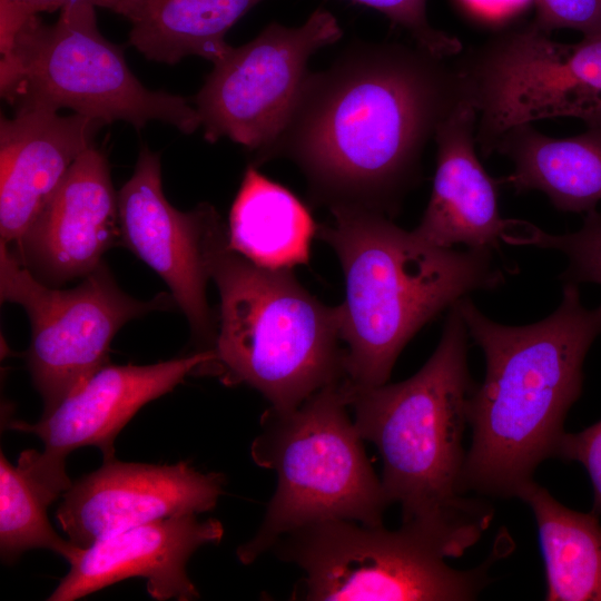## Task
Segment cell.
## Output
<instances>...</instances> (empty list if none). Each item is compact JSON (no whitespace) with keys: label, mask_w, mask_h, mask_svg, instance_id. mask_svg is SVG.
I'll return each instance as SVG.
<instances>
[{"label":"cell","mask_w":601,"mask_h":601,"mask_svg":"<svg viewBox=\"0 0 601 601\" xmlns=\"http://www.w3.org/2000/svg\"><path fill=\"white\" fill-rule=\"evenodd\" d=\"M315 237L336 254L345 298L338 305L349 387L387 383L410 339L457 300L504 284L492 249L441 248L385 214L334 208Z\"/></svg>","instance_id":"obj_4"},{"label":"cell","mask_w":601,"mask_h":601,"mask_svg":"<svg viewBox=\"0 0 601 601\" xmlns=\"http://www.w3.org/2000/svg\"><path fill=\"white\" fill-rule=\"evenodd\" d=\"M344 382L321 388L292 410L269 407L262 415L250 455L258 466L276 472L277 486L258 531L237 549L242 563H253L279 536L309 523L383 525L391 503L349 418Z\"/></svg>","instance_id":"obj_6"},{"label":"cell","mask_w":601,"mask_h":601,"mask_svg":"<svg viewBox=\"0 0 601 601\" xmlns=\"http://www.w3.org/2000/svg\"><path fill=\"white\" fill-rule=\"evenodd\" d=\"M556 456L582 464L593 486L592 512L601 514V421L578 432L564 433Z\"/></svg>","instance_id":"obj_28"},{"label":"cell","mask_w":601,"mask_h":601,"mask_svg":"<svg viewBox=\"0 0 601 601\" xmlns=\"http://www.w3.org/2000/svg\"><path fill=\"white\" fill-rule=\"evenodd\" d=\"M120 243L118 196L105 154L95 146L70 167L55 195L9 245L16 259L50 287L83 278Z\"/></svg>","instance_id":"obj_15"},{"label":"cell","mask_w":601,"mask_h":601,"mask_svg":"<svg viewBox=\"0 0 601 601\" xmlns=\"http://www.w3.org/2000/svg\"><path fill=\"white\" fill-rule=\"evenodd\" d=\"M225 482L224 474L204 473L187 462L155 465L111 457L72 482L56 520L68 540L83 549L140 524L208 512Z\"/></svg>","instance_id":"obj_14"},{"label":"cell","mask_w":601,"mask_h":601,"mask_svg":"<svg viewBox=\"0 0 601 601\" xmlns=\"http://www.w3.org/2000/svg\"><path fill=\"white\" fill-rule=\"evenodd\" d=\"M117 196L120 244L162 278L193 337L213 348L217 319L206 286L213 254L228 238L220 215L208 203L188 211L171 206L162 191L160 156L147 146Z\"/></svg>","instance_id":"obj_13"},{"label":"cell","mask_w":601,"mask_h":601,"mask_svg":"<svg viewBox=\"0 0 601 601\" xmlns=\"http://www.w3.org/2000/svg\"><path fill=\"white\" fill-rule=\"evenodd\" d=\"M342 35L335 16L318 8L299 27L272 22L233 47L195 97L205 140L228 138L254 154L256 165L265 162L294 112L311 57Z\"/></svg>","instance_id":"obj_11"},{"label":"cell","mask_w":601,"mask_h":601,"mask_svg":"<svg viewBox=\"0 0 601 601\" xmlns=\"http://www.w3.org/2000/svg\"><path fill=\"white\" fill-rule=\"evenodd\" d=\"M111 0H0V52L7 53L23 24L40 12L83 7L109 9Z\"/></svg>","instance_id":"obj_27"},{"label":"cell","mask_w":601,"mask_h":601,"mask_svg":"<svg viewBox=\"0 0 601 601\" xmlns=\"http://www.w3.org/2000/svg\"><path fill=\"white\" fill-rule=\"evenodd\" d=\"M534 23L470 49L455 63L463 98L476 110L484 156L500 137L532 121L601 122V39L558 42Z\"/></svg>","instance_id":"obj_9"},{"label":"cell","mask_w":601,"mask_h":601,"mask_svg":"<svg viewBox=\"0 0 601 601\" xmlns=\"http://www.w3.org/2000/svg\"><path fill=\"white\" fill-rule=\"evenodd\" d=\"M0 89L16 108H67L137 130L150 121L187 135L200 128L198 112L185 97L151 90L135 76L122 48L100 33L95 7L62 10L51 24L30 18L1 55Z\"/></svg>","instance_id":"obj_7"},{"label":"cell","mask_w":601,"mask_h":601,"mask_svg":"<svg viewBox=\"0 0 601 601\" xmlns=\"http://www.w3.org/2000/svg\"><path fill=\"white\" fill-rule=\"evenodd\" d=\"M425 49L358 42L309 72L267 160L290 159L315 204L392 217L421 157L463 98L454 65Z\"/></svg>","instance_id":"obj_1"},{"label":"cell","mask_w":601,"mask_h":601,"mask_svg":"<svg viewBox=\"0 0 601 601\" xmlns=\"http://www.w3.org/2000/svg\"><path fill=\"white\" fill-rule=\"evenodd\" d=\"M304 577L293 600H473L489 582L492 558L457 570L442 541L402 524L390 531L349 520L309 523L279 536L270 549Z\"/></svg>","instance_id":"obj_8"},{"label":"cell","mask_w":601,"mask_h":601,"mask_svg":"<svg viewBox=\"0 0 601 601\" xmlns=\"http://www.w3.org/2000/svg\"><path fill=\"white\" fill-rule=\"evenodd\" d=\"M469 336L485 357V376L466 403L472 441L462 491L513 497L555 456L563 424L583 383V362L601 335V304L583 306L578 284L565 283L544 319L509 326L486 317L469 296L456 302Z\"/></svg>","instance_id":"obj_2"},{"label":"cell","mask_w":601,"mask_h":601,"mask_svg":"<svg viewBox=\"0 0 601 601\" xmlns=\"http://www.w3.org/2000/svg\"><path fill=\"white\" fill-rule=\"evenodd\" d=\"M224 535L216 519L197 514L140 524L80 550L69 563L49 601H75L116 582L144 578L151 598L191 601L199 598L186 572L189 558L201 546L218 544Z\"/></svg>","instance_id":"obj_16"},{"label":"cell","mask_w":601,"mask_h":601,"mask_svg":"<svg viewBox=\"0 0 601 601\" xmlns=\"http://www.w3.org/2000/svg\"><path fill=\"white\" fill-rule=\"evenodd\" d=\"M534 24L546 33L555 29L580 31L583 39H601V0H535Z\"/></svg>","instance_id":"obj_26"},{"label":"cell","mask_w":601,"mask_h":601,"mask_svg":"<svg viewBox=\"0 0 601 601\" xmlns=\"http://www.w3.org/2000/svg\"><path fill=\"white\" fill-rule=\"evenodd\" d=\"M516 497L532 510L545 564L548 601H601V524L571 510L534 480Z\"/></svg>","instance_id":"obj_22"},{"label":"cell","mask_w":601,"mask_h":601,"mask_svg":"<svg viewBox=\"0 0 601 601\" xmlns=\"http://www.w3.org/2000/svg\"><path fill=\"white\" fill-rule=\"evenodd\" d=\"M514 170L502 179L516 193L540 190L569 213H589L601 200V122L568 138L545 136L523 124L503 134L493 152Z\"/></svg>","instance_id":"obj_19"},{"label":"cell","mask_w":601,"mask_h":601,"mask_svg":"<svg viewBox=\"0 0 601 601\" xmlns=\"http://www.w3.org/2000/svg\"><path fill=\"white\" fill-rule=\"evenodd\" d=\"M100 120L72 112L17 107L0 121V236L18 240L90 147Z\"/></svg>","instance_id":"obj_17"},{"label":"cell","mask_w":601,"mask_h":601,"mask_svg":"<svg viewBox=\"0 0 601 601\" xmlns=\"http://www.w3.org/2000/svg\"><path fill=\"white\" fill-rule=\"evenodd\" d=\"M469 332L456 303L427 362L410 378L355 388L348 406L364 441L383 461L382 485L402 509V524L447 544L461 556L489 526L487 508L463 496L466 403L475 387L467 366Z\"/></svg>","instance_id":"obj_3"},{"label":"cell","mask_w":601,"mask_h":601,"mask_svg":"<svg viewBox=\"0 0 601 601\" xmlns=\"http://www.w3.org/2000/svg\"><path fill=\"white\" fill-rule=\"evenodd\" d=\"M211 279L219 309L205 373L250 386L279 411L346 380L339 307L312 295L293 268L260 266L227 239L213 254Z\"/></svg>","instance_id":"obj_5"},{"label":"cell","mask_w":601,"mask_h":601,"mask_svg":"<svg viewBox=\"0 0 601 601\" xmlns=\"http://www.w3.org/2000/svg\"><path fill=\"white\" fill-rule=\"evenodd\" d=\"M314 223L306 206L287 188L249 165L233 201L228 246L268 268H293L309 262Z\"/></svg>","instance_id":"obj_21"},{"label":"cell","mask_w":601,"mask_h":601,"mask_svg":"<svg viewBox=\"0 0 601 601\" xmlns=\"http://www.w3.org/2000/svg\"><path fill=\"white\" fill-rule=\"evenodd\" d=\"M263 0H111L130 23L129 43L146 59L176 65L197 56L213 65L233 48L230 28Z\"/></svg>","instance_id":"obj_20"},{"label":"cell","mask_w":601,"mask_h":601,"mask_svg":"<svg viewBox=\"0 0 601 601\" xmlns=\"http://www.w3.org/2000/svg\"><path fill=\"white\" fill-rule=\"evenodd\" d=\"M373 8L386 16L393 23L404 28L416 46L432 55L450 59L462 51L457 38L435 29L426 17V0H351Z\"/></svg>","instance_id":"obj_25"},{"label":"cell","mask_w":601,"mask_h":601,"mask_svg":"<svg viewBox=\"0 0 601 601\" xmlns=\"http://www.w3.org/2000/svg\"><path fill=\"white\" fill-rule=\"evenodd\" d=\"M476 110L462 98L440 122L434 138L436 170L428 204L413 233L441 248L462 244L469 249L500 247L518 220L499 209L497 181L475 152Z\"/></svg>","instance_id":"obj_18"},{"label":"cell","mask_w":601,"mask_h":601,"mask_svg":"<svg viewBox=\"0 0 601 601\" xmlns=\"http://www.w3.org/2000/svg\"><path fill=\"white\" fill-rule=\"evenodd\" d=\"M0 296L22 306L31 339L27 362L32 384L43 401V414L109 364L117 332L129 321L177 307L171 294L148 300L134 298L116 283L102 262L68 289L36 279L0 240Z\"/></svg>","instance_id":"obj_10"},{"label":"cell","mask_w":601,"mask_h":601,"mask_svg":"<svg viewBox=\"0 0 601 601\" xmlns=\"http://www.w3.org/2000/svg\"><path fill=\"white\" fill-rule=\"evenodd\" d=\"M214 358L209 348L150 365L107 364L38 422L9 424L12 430L36 434L45 445L42 452H22L17 466L48 506L72 484L66 459L73 450L96 446L104 460L115 457V440L132 416L188 375L204 373Z\"/></svg>","instance_id":"obj_12"},{"label":"cell","mask_w":601,"mask_h":601,"mask_svg":"<svg viewBox=\"0 0 601 601\" xmlns=\"http://www.w3.org/2000/svg\"><path fill=\"white\" fill-rule=\"evenodd\" d=\"M503 242L554 249L565 255L568 267L560 276L563 284L601 285V214L597 209L585 214L583 225L577 231L553 235L521 220L516 230L504 236Z\"/></svg>","instance_id":"obj_24"},{"label":"cell","mask_w":601,"mask_h":601,"mask_svg":"<svg viewBox=\"0 0 601 601\" xmlns=\"http://www.w3.org/2000/svg\"><path fill=\"white\" fill-rule=\"evenodd\" d=\"M47 505L32 484L0 455V554L3 563H13L32 549L50 550L69 563L82 548L62 539L51 526Z\"/></svg>","instance_id":"obj_23"},{"label":"cell","mask_w":601,"mask_h":601,"mask_svg":"<svg viewBox=\"0 0 601 601\" xmlns=\"http://www.w3.org/2000/svg\"><path fill=\"white\" fill-rule=\"evenodd\" d=\"M474 10L489 14L501 16L518 10L529 0H463Z\"/></svg>","instance_id":"obj_29"}]
</instances>
